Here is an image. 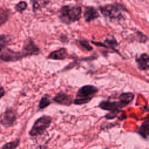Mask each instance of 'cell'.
<instances>
[{"label": "cell", "instance_id": "cell-1", "mask_svg": "<svg viewBox=\"0 0 149 149\" xmlns=\"http://www.w3.org/2000/svg\"><path fill=\"white\" fill-rule=\"evenodd\" d=\"M81 12V8L79 5H65L59 10V17L63 23L71 24L80 19Z\"/></svg>", "mask_w": 149, "mask_h": 149}, {"label": "cell", "instance_id": "cell-2", "mask_svg": "<svg viewBox=\"0 0 149 149\" xmlns=\"http://www.w3.org/2000/svg\"><path fill=\"white\" fill-rule=\"evenodd\" d=\"M97 87L93 85H85L81 87L77 91L73 101L76 105H83L88 103L98 92Z\"/></svg>", "mask_w": 149, "mask_h": 149}, {"label": "cell", "instance_id": "cell-3", "mask_svg": "<svg viewBox=\"0 0 149 149\" xmlns=\"http://www.w3.org/2000/svg\"><path fill=\"white\" fill-rule=\"evenodd\" d=\"M52 118L48 115H42L38 118L34 123L29 135L31 137L38 136L42 134L51 125Z\"/></svg>", "mask_w": 149, "mask_h": 149}, {"label": "cell", "instance_id": "cell-4", "mask_svg": "<svg viewBox=\"0 0 149 149\" xmlns=\"http://www.w3.org/2000/svg\"><path fill=\"white\" fill-rule=\"evenodd\" d=\"M24 57L26 56L22 51H15L9 48L7 46L0 47V59L3 61L15 62Z\"/></svg>", "mask_w": 149, "mask_h": 149}, {"label": "cell", "instance_id": "cell-5", "mask_svg": "<svg viewBox=\"0 0 149 149\" xmlns=\"http://www.w3.org/2000/svg\"><path fill=\"white\" fill-rule=\"evenodd\" d=\"M101 13L109 19H120L122 17V11L123 9L119 5L108 4L99 8Z\"/></svg>", "mask_w": 149, "mask_h": 149}, {"label": "cell", "instance_id": "cell-6", "mask_svg": "<svg viewBox=\"0 0 149 149\" xmlns=\"http://www.w3.org/2000/svg\"><path fill=\"white\" fill-rule=\"evenodd\" d=\"M16 120V112L12 108L6 110L0 115V123L5 127H9L13 125Z\"/></svg>", "mask_w": 149, "mask_h": 149}, {"label": "cell", "instance_id": "cell-7", "mask_svg": "<svg viewBox=\"0 0 149 149\" xmlns=\"http://www.w3.org/2000/svg\"><path fill=\"white\" fill-rule=\"evenodd\" d=\"M22 51L25 55L26 57H27L38 54L39 52V48L35 45L31 38H28L24 41Z\"/></svg>", "mask_w": 149, "mask_h": 149}, {"label": "cell", "instance_id": "cell-8", "mask_svg": "<svg viewBox=\"0 0 149 149\" xmlns=\"http://www.w3.org/2000/svg\"><path fill=\"white\" fill-rule=\"evenodd\" d=\"M53 100L57 104L66 106L70 105L73 102L72 97L63 91H59L56 94L54 97Z\"/></svg>", "mask_w": 149, "mask_h": 149}, {"label": "cell", "instance_id": "cell-9", "mask_svg": "<svg viewBox=\"0 0 149 149\" xmlns=\"http://www.w3.org/2000/svg\"><path fill=\"white\" fill-rule=\"evenodd\" d=\"M98 107L103 110L112 111L115 110H120L123 108L120 102L118 101H102L98 105Z\"/></svg>", "mask_w": 149, "mask_h": 149}, {"label": "cell", "instance_id": "cell-10", "mask_svg": "<svg viewBox=\"0 0 149 149\" xmlns=\"http://www.w3.org/2000/svg\"><path fill=\"white\" fill-rule=\"evenodd\" d=\"M98 10L93 6H87L84 12V18L87 22H90L92 20L99 17Z\"/></svg>", "mask_w": 149, "mask_h": 149}, {"label": "cell", "instance_id": "cell-11", "mask_svg": "<svg viewBox=\"0 0 149 149\" xmlns=\"http://www.w3.org/2000/svg\"><path fill=\"white\" fill-rule=\"evenodd\" d=\"M69 57V55L65 48H62L51 52L48 58L54 60H63Z\"/></svg>", "mask_w": 149, "mask_h": 149}, {"label": "cell", "instance_id": "cell-12", "mask_svg": "<svg viewBox=\"0 0 149 149\" xmlns=\"http://www.w3.org/2000/svg\"><path fill=\"white\" fill-rule=\"evenodd\" d=\"M138 68L141 70H147L149 68V56L148 54L144 53L136 59Z\"/></svg>", "mask_w": 149, "mask_h": 149}, {"label": "cell", "instance_id": "cell-13", "mask_svg": "<svg viewBox=\"0 0 149 149\" xmlns=\"http://www.w3.org/2000/svg\"><path fill=\"white\" fill-rule=\"evenodd\" d=\"M134 94L131 92L122 93L119 97V101L123 107L130 104L134 99Z\"/></svg>", "mask_w": 149, "mask_h": 149}, {"label": "cell", "instance_id": "cell-14", "mask_svg": "<svg viewBox=\"0 0 149 149\" xmlns=\"http://www.w3.org/2000/svg\"><path fill=\"white\" fill-rule=\"evenodd\" d=\"M10 10L4 8H0V27L4 24L9 19Z\"/></svg>", "mask_w": 149, "mask_h": 149}, {"label": "cell", "instance_id": "cell-15", "mask_svg": "<svg viewBox=\"0 0 149 149\" xmlns=\"http://www.w3.org/2000/svg\"><path fill=\"white\" fill-rule=\"evenodd\" d=\"M149 133V122L147 119L143 123L140 127L139 133L144 139H147Z\"/></svg>", "mask_w": 149, "mask_h": 149}, {"label": "cell", "instance_id": "cell-16", "mask_svg": "<svg viewBox=\"0 0 149 149\" xmlns=\"http://www.w3.org/2000/svg\"><path fill=\"white\" fill-rule=\"evenodd\" d=\"M51 104V101L49 100L48 95H44L40 100L38 104V107L41 109H43L49 106Z\"/></svg>", "mask_w": 149, "mask_h": 149}, {"label": "cell", "instance_id": "cell-17", "mask_svg": "<svg viewBox=\"0 0 149 149\" xmlns=\"http://www.w3.org/2000/svg\"><path fill=\"white\" fill-rule=\"evenodd\" d=\"M20 144V140L16 139L13 141H10L5 144L3 146L2 149H16Z\"/></svg>", "mask_w": 149, "mask_h": 149}, {"label": "cell", "instance_id": "cell-18", "mask_svg": "<svg viewBox=\"0 0 149 149\" xmlns=\"http://www.w3.org/2000/svg\"><path fill=\"white\" fill-rule=\"evenodd\" d=\"M27 8V4L25 1H20L17 3L15 6V9L19 12H22L23 11L25 10Z\"/></svg>", "mask_w": 149, "mask_h": 149}, {"label": "cell", "instance_id": "cell-19", "mask_svg": "<svg viewBox=\"0 0 149 149\" xmlns=\"http://www.w3.org/2000/svg\"><path fill=\"white\" fill-rule=\"evenodd\" d=\"M105 43L107 44L105 45V47H108L111 48H113L117 45V42L114 38H111L110 39L107 38L105 41Z\"/></svg>", "mask_w": 149, "mask_h": 149}, {"label": "cell", "instance_id": "cell-20", "mask_svg": "<svg viewBox=\"0 0 149 149\" xmlns=\"http://www.w3.org/2000/svg\"><path fill=\"white\" fill-rule=\"evenodd\" d=\"M120 112V110H115L112 111H109V112L105 116L107 119H112L117 116L118 113Z\"/></svg>", "mask_w": 149, "mask_h": 149}, {"label": "cell", "instance_id": "cell-21", "mask_svg": "<svg viewBox=\"0 0 149 149\" xmlns=\"http://www.w3.org/2000/svg\"><path fill=\"white\" fill-rule=\"evenodd\" d=\"M79 44L83 47L87 51H91L93 49V48L90 45V44L86 41H84V40H79Z\"/></svg>", "mask_w": 149, "mask_h": 149}, {"label": "cell", "instance_id": "cell-22", "mask_svg": "<svg viewBox=\"0 0 149 149\" xmlns=\"http://www.w3.org/2000/svg\"><path fill=\"white\" fill-rule=\"evenodd\" d=\"M5 90L3 88V87H2L1 86H0V98H1L5 94Z\"/></svg>", "mask_w": 149, "mask_h": 149}, {"label": "cell", "instance_id": "cell-23", "mask_svg": "<svg viewBox=\"0 0 149 149\" xmlns=\"http://www.w3.org/2000/svg\"><path fill=\"white\" fill-rule=\"evenodd\" d=\"M38 149H49L47 146H40L38 148Z\"/></svg>", "mask_w": 149, "mask_h": 149}, {"label": "cell", "instance_id": "cell-24", "mask_svg": "<svg viewBox=\"0 0 149 149\" xmlns=\"http://www.w3.org/2000/svg\"><path fill=\"white\" fill-rule=\"evenodd\" d=\"M104 149H108V148H104Z\"/></svg>", "mask_w": 149, "mask_h": 149}]
</instances>
